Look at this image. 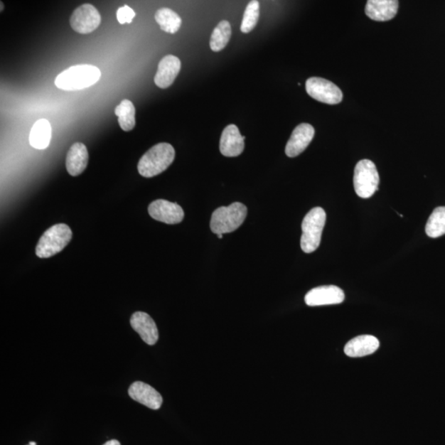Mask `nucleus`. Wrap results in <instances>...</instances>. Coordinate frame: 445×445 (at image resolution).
I'll use <instances>...</instances> for the list:
<instances>
[{"mask_svg": "<svg viewBox=\"0 0 445 445\" xmlns=\"http://www.w3.org/2000/svg\"><path fill=\"white\" fill-rule=\"evenodd\" d=\"M101 79V71L91 65L70 67L56 77L55 85L65 91L82 90L90 87Z\"/></svg>", "mask_w": 445, "mask_h": 445, "instance_id": "f257e3e1", "label": "nucleus"}, {"mask_svg": "<svg viewBox=\"0 0 445 445\" xmlns=\"http://www.w3.org/2000/svg\"><path fill=\"white\" fill-rule=\"evenodd\" d=\"M175 159V149L168 143H159L143 155L138 163L139 173L153 178L164 172Z\"/></svg>", "mask_w": 445, "mask_h": 445, "instance_id": "f03ea898", "label": "nucleus"}, {"mask_svg": "<svg viewBox=\"0 0 445 445\" xmlns=\"http://www.w3.org/2000/svg\"><path fill=\"white\" fill-rule=\"evenodd\" d=\"M247 214V207L240 203L222 206L212 214L210 229L214 234L224 235L239 229Z\"/></svg>", "mask_w": 445, "mask_h": 445, "instance_id": "7ed1b4c3", "label": "nucleus"}, {"mask_svg": "<svg viewBox=\"0 0 445 445\" xmlns=\"http://www.w3.org/2000/svg\"><path fill=\"white\" fill-rule=\"evenodd\" d=\"M326 212L321 207H316L305 215L302 222V237L300 240L302 250L305 253H312L317 250L325 226Z\"/></svg>", "mask_w": 445, "mask_h": 445, "instance_id": "20e7f679", "label": "nucleus"}, {"mask_svg": "<svg viewBox=\"0 0 445 445\" xmlns=\"http://www.w3.org/2000/svg\"><path fill=\"white\" fill-rule=\"evenodd\" d=\"M72 239L70 227L58 224L46 230L36 247V254L40 258H48L56 255L69 245Z\"/></svg>", "mask_w": 445, "mask_h": 445, "instance_id": "39448f33", "label": "nucleus"}, {"mask_svg": "<svg viewBox=\"0 0 445 445\" xmlns=\"http://www.w3.org/2000/svg\"><path fill=\"white\" fill-rule=\"evenodd\" d=\"M380 175L375 164L368 159L361 160L356 164L354 173V188L360 198H371L377 191Z\"/></svg>", "mask_w": 445, "mask_h": 445, "instance_id": "423d86ee", "label": "nucleus"}, {"mask_svg": "<svg viewBox=\"0 0 445 445\" xmlns=\"http://www.w3.org/2000/svg\"><path fill=\"white\" fill-rule=\"evenodd\" d=\"M306 91L313 100L326 104H338L343 100L339 87L323 77H310L306 82Z\"/></svg>", "mask_w": 445, "mask_h": 445, "instance_id": "0eeeda50", "label": "nucleus"}, {"mask_svg": "<svg viewBox=\"0 0 445 445\" xmlns=\"http://www.w3.org/2000/svg\"><path fill=\"white\" fill-rule=\"evenodd\" d=\"M101 21V15L97 9L90 4H85L72 14L70 23L76 33L87 34L100 27Z\"/></svg>", "mask_w": 445, "mask_h": 445, "instance_id": "6e6552de", "label": "nucleus"}, {"mask_svg": "<svg viewBox=\"0 0 445 445\" xmlns=\"http://www.w3.org/2000/svg\"><path fill=\"white\" fill-rule=\"evenodd\" d=\"M149 214L155 220L168 225H177L184 219V211L178 204L165 200L153 201L149 206Z\"/></svg>", "mask_w": 445, "mask_h": 445, "instance_id": "1a4fd4ad", "label": "nucleus"}, {"mask_svg": "<svg viewBox=\"0 0 445 445\" xmlns=\"http://www.w3.org/2000/svg\"><path fill=\"white\" fill-rule=\"evenodd\" d=\"M345 294L336 286H323L314 288L305 296V303L310 307L339 304L344 301Z\"/></svg>", "mask_w": 445, "mask_h": 445, "instance_id": "9d476101", "label": "nucleus"}, {"mask_svg": "<svg viewBox=\"0 0 445 445\" xmlns=\"http://www.w3.org/2000/svg\"><path fill=\"white\" fill-rule=\"evenodd\" d=\"M314 128L307 123L300 124L292 132L286 147L289 158L299 156L309 146L314 137Z\"/></svg>", "mask_w": 445, "mask_h": 445, "instance_id": "9b49d317", "label": "nucleus"}, {"mask_svg": "<svg viewBox=\"0 0 445 445\" xmlns=\"http://www.w3.org/2000/svg\"><path fill=\"white\" fill-rule=\"evenodd\" d=\"M181 60L177 56L168 55L160 60L154 82L160 89H167L173 84L181 70Z\"/></svg>", "mask_w": 445, "mask_h": 445, "instance_id": "f8f14e48", "label": "nucleus"}, {"mask_svg": "<svg viewBox=\"0 0 445 445\" xmlns=\"http://www.w3.org/2000/svg\"><path fill=\"white\" fill-rule=\"evenodd\" d=\"M245 139L237 126L234 124L227 126L221 134L220 153L225 157L240 156L245 150Z\"/></svg>", "mask_w": 445, "mask_h": 445, "instance_id": "ddd939ff", "label": "nucleus"}, {"mask_svg": "<svg viewBox=\"0 0 445 445\" xmlns=\"http://www.w3.org/2000/svg\"><path fill=\"white\" fill-rule=\"evenodd\" d=\"M128 392L133 400L141 403L152 410H158L163 404V397L160 393L153 387L143 382H134Z\"/></svg>", "mask_w": 445, "mask_h": 445, "instance_id": "4468645a", "label": "nucleus"}, {"mask_svg": "<svg viewBox=\"0 0 445 445\" xmlns=\"http://www.w3.org/2000/svg\"><path fill=\"white\" fill-rule=\"evenodd\" d=\"M131 325L144 343L149 345L156 344L159 331L154 321L149 314L143 312L134 313L131 318Z\"/></svg>", "mask_w": 445, "mask_h": 445, "instance_id": "2eb2a0df", "label": "nucleus"}, {"mask_svg": "<svg viewBox=\"0 0 445 445\" xmlns=\"http://www.w3.org/2000/svg\"><path fill=\"white\" fill-rule=\"evenodd\" d=\"M400 2L397 0H370L367 2L365 14L377 22H386L396 16Z\"/></svg>", "mask_w": 445, "mask_h": 445, "instance_id": "dca6fc26", "label": "nucleus"}, {"mask_svg": "<svg viewBox=\"0 0 445 445\" xmlns=\"http://www.w3.org/2000/svg\"><path fill=\"white\" fill-rule=\"evenodd\" d=\"M87 163H89V152L85 144L80 142L75 143L67 154L65 163L67 172L73 177H77L84 172Z\"/></svg>", "mask_w": 445, "mask_h": 445, "instance_id": "f3484780", "label": "nucleus"}, {"mask_svg": "<svg viewBox=\"0 0 445 445\" xmlns=\"http://www.w3.org/2000/svg\"><path fill=\"white\" fill-rule=\"evenodd\" d=\"M380 348V341L375 336L363 335L350 340L345 346V353L349 357H363L375 353Z\"/></svg>", "mask_w": 445, "mask_h": 445, "instance_id": "a211bd4d", "label": "nucleus"}, {"mask_svg": "<svg viewBox=\"0 0 445 445\" xmlns=\"http://www.w3.org/2000/svg\"><path fill=\"white\" fill-rule=\"evenodd\" d=\"M51 139V126L45 119L36 122L30 132L29 142L31 146L37 149H45L50 146Z\"/></svg>", "mask_w": 445, "mask_h": 445, "instance_id": "6ab92c4d", "label": "nucleus"}, {"mask_svg": "<svg viewBox=\"0 0 445 445\" xmlns=\"http://www.w3.org/2000/svg\"><path fill=\"white\" fill-rule=\"evenodd\" d=\"M154 18L160 28L170 34L177 33L183 23L182 18L177 13L167 8L158 10Z\"/></svg>", "mask_w": 445, "mask_h": 445, "instance_id": "aec40b11", "label": "nucleus"}, {"mask_svg": "<svg viewBox=\"0 0 445 445\" xmlns=\"http://www.w3.org/2000/svg\"><path fill=\"white\" fill-rule=\"evenodd\" d=\"M118 123L124 132H131L136 127V107L130 100H123L115 108Z\"/></svg>", "mask_w": 445, "mask_h": 445, "instance_id": "412c9836", "label": "nucleus"}, {"mask_svg": "<svg viewBox=\"0 0 445 445\" xmlns=\"http://www.w3.org/2000/svg\"><path fill=\"white\" fill-rule=\"evenodd\" d=\"M231 26L227 21H222L214 29L211 34L210 46V49L215 53L225 48L231 38Z\"/></svg>", "mask_w": 445, "mask_h": 445, "instance_id": "4be33fe9", "label": "nucleus"}, {"mask_svg": "<svg viewBox=\"0 0 445 445\" xmlns=\"http://www.w3.org/2000/svg\"><path fill=\"white\" fill-rule=\"evenodd\" d=\"M426 232L433 239L445 235V206L434 210L427 222Z\"/></svg>", "mask_w": 445, "mask_h": 445, "instance_id": "5701e85b", "label": "nucleus"}, {"mask_svg": "<svg viewBox=\"0 0 445 445\" xmlns=\"http://www.w3.org/2000/svg\"><path fill=\"white\" fill-rule=\"evenodd\" d=\"M260 15V4L257 0H253L245 9L241 24V31L243 33L252 32L255 28Z\"/></svg>", "mask_w": 445, "mask_h": 445, "instance_id": "b1692460", "label": "nucleus"}, {"mask_svg": "<svg viewBox=\"0 0 445 445\" xmlns=\"http://www.w3.org/2000/svg\"><path fill=\"white\" fill-rule=\"evenodd\" d=\"M134 17H136V13H134L132 8L127 6V5L117 10V18L118 22L121 24L132 23Z\"/></svg>", "mask_w": 445, "mask_h": 445, "instance_id": "393cba45", "label": "nucleus"}, {"mask_svg": "<svg viewBox=\"0 0 445 445\" xmlns=\"http://www.w3.org/2000/svg\"><path fill=\"white\" fill-rule=\"evenodd\" d=\"M103 445H121L120 442L116 441V439H112V441H107L105 444Z\"/></svg>", "mask_w": 445, "mask_h": 445, "instance_id": "a878e982", "label": "nucleus"}, {"mask_svg": "<svg viewBox=\"0 0 445 445\" xmlns=\"http://www.w3.org/2000/svg\"><path fill=\"white\" fill-rule=\"evenodd\" d=\"M217 237H218L220 240H221V239H222V237H224V236H222V235H217Z\"/></svg>", "mask_w": 445, "mask_h": 445, "instance_id": "bb28decb", "label": "nucleus"}, {"mask_svg": "<svg viewBox=\"0 0 445 445\" xmlns=\"http://www.w3.org/2000/svg\"><path fill=\"white\" fill-rule=\"evenodd\" d=\"M29 445H37V443L33 442V441H31V442H29Z\"/></svg>", "mask_w": 445, "mask_h": 445, "instance_id": "cd10ccee", "label": "nucleus"}, {"mask_svg": "<svg viewBox=\"0 0 445 445\" xmlns=\"http://www.w3.org/2000/svg\"><path fill=\"white\" fill-rule=\"evenodd\" d=\"M1 11H3V3H1Z\"/></svg>", "mask_w": 445, "mask_h": 445, "instance_id": "c85d7f7f", "label": "nucleus"}, {"mask_svg": "<svg viewBox=\"0 0 445 445\" xmlns=\"http://www.w3.org/2000/svg\"><path fill=\"white\" fill-rule=\"evenodd\" d=\"M29 445V444H28Z\"/></svg>", "mask_w": 445, "mask_h": 445, "instance_id": "c756f323", "label": "nucleus"}]
</instances>
